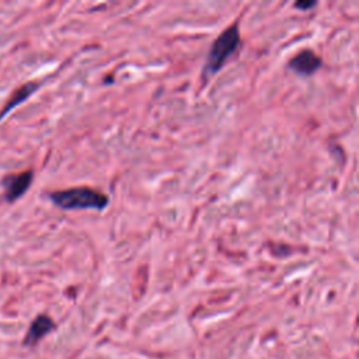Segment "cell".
<instances>
[{
  "mask_svg": "<svg viewBox=\"0 0 359 359\" xmlns=\"http://www.w3.org/2000/svg\"><path fill=\"white\" fill-rule=\"evenodd\" d=\"M323 65L321 57L311 49H303L297 52L287 63V67L299 76L309 77L314 74Z\"/></svg>",
  "mask_w": 359,
  "mask_h": 359,
  "instance_id": "277c9868",
  "label": "cell"
},
{
  "mask_svg": "<svg viewBox=\"0 0 359 359\" xmlns=\"http://www.w3.org/2000/svg\"><path fill=\"white\" fill-rule=\"evenodd\" d=\"M316 6H317V1H311V0H299V1H296L293 4L294 8L302 10V11H307V10H310V8L316 7Z\"/></svg>",
  "mask_w": 359,
  "mask_h": 359,
  "instance_id": "52a82bcc",
  "label": "cell"
},
{
  "mask_svg": "<svg viewBox=\"0 0 359 359\" xmlns=\"http://www.w3.org/2000/svg\"><path fill=\"white\" fill-rule=\"evenodd\" d=\"M52 205L62 210L102 212L109 205V196L91 187H73L57 189L48 195Z\"/></svg>",
  "mask_w": 359,
  "mask_h": 359,
  "instance_id": "6da1fadb",
  "label": "cell"
},
{
  "mask_svg": "<svg viewBox=\"0 0 359 359\" xmlns=\"http://www.w3.org/2000/svg\"><path fill=\"white\" fill-rule=\"evenodd\" d=\"M32 181H34V171L32 170H24V171H20V172L7 174L1 180L4 199L8 203H13V202L18 201L31 188Z\"/></svg>",
  "mask_w": 359,
  "mask_h": 359,
  "instance_id": "3957f363",
  "label": "cell"
},
{
  "mask_svg": "<svg viewBox=\"0 0 359 359\" xmlns=\"http://www.w3.org/2000/svg\"><path fill=\"white\" fill-rule=\"evenodd\" d=\"M55 328L53 320L46 314H39L34 318L31 323L25 337H24V345L25 346H35L41 339H43L52 330Z\"/></svg>",
  "mask_w": 359,
  "mask_h": 359,
  "instance_id": "8992f818",
  "label": "cell"
},
{
  "mask_svg": "<svg viewBox=\"0 0 359 359\" xmlns=\"http://www.w3.org/2000/svg\"><path fill=\"white\" fill-rule=\"evenodd\" d=\"M241 42L240 24L234 21L231 25L224 28L219 36L212 42L209 52L206 55V60L202 67V79L206 81L215 74H217L227 60L236 53Z\"/></svg>",
  "mask_w": 359,
  "mask_h": 359,
  "instance_id": "7a4b0ae2",
  "label": "cell"
},
{
  "mask_svg": "<svg viewBox=\"0 0 359 359\" xmlns=\"http://www.w3.org/2000/svg\"><path fill=\"white\" fill-rule=\"evenodd\" d=\"M41 83L36 81V80H31V81H27L24 84H21L20 87H17L11 94L10 97L6 100V104L3 105V108L0 109V121L7 116L14 108L20 107L24 101H27L29 97H32L38 88H39Z\"/></svg>",
  "mask_w": 359,
  "mask_h": 359,
  "instance_id": "5b68a950",
  "label": "cell"
}]
</instances>
